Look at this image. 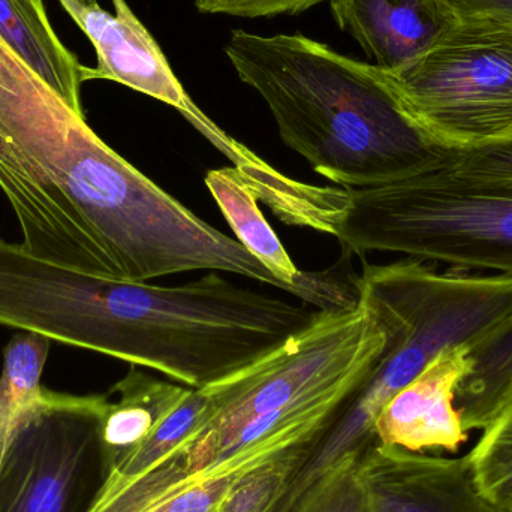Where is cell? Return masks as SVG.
Here are the masks:
<instances>
[{
  "label": "cell",
  "mask_w": 512,
  "mask_h": 512,
  "mask_svg": "<svg viewBox=\"0 0 512 512\" xmlns=\"http://www.w3.org/2000/svg\"><path fill=\"white\" fill-rule=\"evenodd\" d=\"M0 191L24 252L104 279L162 276L197 230L195 213L104 143L2 38Z\"/></svg>",
  "instance_id": "obj_1"
},
{
  "label": "cell",
  "mask_w": 512,
  "mask_h": 512,
  "mask_svg": "<svg viewBox=\"0 0 512 512\" xmlns=\"http://www.w3.org/2000/svg\"><path fill=\"white\" fill-rule=\"evenodd\" d=\"M225 53L240 80L264 99L283 143L340 188L402 179L435 149L372 63L300 33L234 30Z\"/></svg>",
  "instance_id": "obj_2"
},
{
  "label": "cell",
  "mask_w": 512,
  "mask_h": 512,
  "mask_svg": "<svg viewBox=\"0 0 512 512\" xmlns=\"http://www.w3.org/2000/svg\"><path fill=\"white\" fill-rule=\"evenodd\" d=\"M327 234L345 254L388 252L512 276V141L433 149L423 167L381 186L337 191Z\"/></svg>",
  "instance_id": "obj_3"
},
{
  "label": "cell",
  "mask_w": 512,
  "mask_h": 512,
  "mask_svg": "<svg viewBox=\"0 0 512 512\" xmlns=\"http://www.w3.org/2000/svg\"><path fill=\"white\" fill-rule=\"evenodd\" d=\"M358 298L385 333V348L369 378L349 397L319 436L310 465L328 471L360 457L376 442L385 406L427 364L459 345H474L512 318V276L478 273L402 258L364 264L355 279Z\"/></svg>",
  "instance_id": "obj_4"
},
{
  "label": "cell",
  "mask_w": 512,
  "mask_h": 512,
  "mask_svg": "<svg viewBox=\"0 0 512 512\" xmlns=\"http://www.w3.org/2000/svg\"><path fill=\"white\" fill-rule=\"evenodd\" d=\"M381 72L430 146L471 150L511 143L512 24L463 18L414 62Z\"/></svg>",
  "instance_id": "obj_5"
},
{
  "label": "cell",
  "mask_w": 512,
  "mask_h": 512,
  "mask_svg": "<svg viewBox=\"0 0 512 512\" xmlns=\"http://www.w3.org/2000/svg\"><path fill=\"white\" fill-rule=\"evenodd\" d=\"M108 396L42 388L0 423V512H93L113 466L102 442Z\"/></svg>",
  "instance_id": "obj_6"
},
{
  "label": "cell",
  "mask_w": 512,
  "mask_h": 512,
  "mask_svg": "<svg viewBox=\"0 0 512 512\" xmlns=\"http://www.w3.org/2000/svg\"><path fill=\"white\" fill-rule=\"evenodd\" d=\"M381 354L234 432L185 442L152 471L96 505L93 512H155L189 487L248 471L288 448L313 444L369 378Z\"/></svg>",
  "instance_id": "obj_7"
},
{
  "label": "cell",
  "mask_w": 512,
  "mask_h": 512,
  "mask_svg": "<svg viewBox=\"0 0 512 512\" xmlns=\"http://www.w3.org/2000/svg\"><path fill=\"white\" fill-rule=\"evenodd\" d=\"M66 14L83 30L96 51V66L83 65V81L108 80L137 90L176 108L206 140H209L254 188L268 207L282 198L291 177L274 170L245 144L228 135L189 98L173 72L164 51L138 20L125 0H111L114 14L99 2L57 0Z\"/></svg>",
  "instance_id": "obj_8"
},
{
  "label": "cell",
  "mask_w": 512,
  "mask_h": 512,
  "mask_svg": "<svg viewBox=\"0 0 512 512\" xmlns=\"http://www.w3.org/2000/svg\"><path fill=\"white\" fill-rule=\"evenodd\" d=\"M370 512H505L478 486L469 456H429L375 442L360 457Z\"/></svg>",
  "instance_id": "obj_9"
},
{
  "label": "cell",
  "mask_w": 512,
  "mask_h": 512,
  "mask_svg": "<svg viewBox=\"0 0 512 512\" xmlns=\"http://www.w3.org/2000/svg\"><path fill=\"white\" fill-rule=\"evenodd\" d=\"M469 349L471 345L445 349L397 393L376 421V442L409 451L456 453L469 438L456 408L457 388L471 372Z\"/></svg>",
  "instance_id": "obj_10"
},
{
  "label": "cell",
  "mask_w": 512,
  "mask_h": 512,
  "mask_svg": "<svg viewBox=\"0 0 512 512\" xmlns=\"http://www.w3.org/2000/svg\"><path fill=\"white\" fill-rule=\"evenodd\" d=\"M213 200L233 228L237 242L291 289V294L321 312H346L360 303L357 288L334 270L301 271L283 248L258 206V195L234 167L206 174Z\"/></svg>",
  "instance_id": "obj_11"
},
{
  "label": "cell",
  "mask_w": 512,
  "mask_h": 512,
  "mask_svg": "<svg viewBox=\"0 0 512 512\" xmlns=\"http://www.w3.org/2000/svg\"><path fill=\"white\" fill-rule=\"evenodd\" d=\"M330 6L337 26L384 71L414 62L459 21L445 0H330Z\"/></svg>",
  "instance_id": "obj_12"
},
{
  "label": "cell",
  "mask_w": 512,
  "mask_h": 512,
  "mask_svg": "<svg viewBox=\"0 0 512 512\" xmlns=\"http://www.w3.org/2000/svg\"><path fill=\"white\" fill-rule=\"evenodd\" d=\"M0 38L84 116L83 65L54 30L44 0H0Z\"/></svg>",
  "instance_id": "obj_13"
},
{
  "label": "cell",
  "mask_w": 512,
  "mask_h": 512,
  "mask_svg": "<svg viewBox=\"0 0 512 512\" xmlns=\"http://www.w3.org/2000/svg\"><path fill=\"white\" fill-rule=\"evenodd\" d=\"M189 390L131 366L128 375L111 388L119 399L108 402L102 420V442L113 469L155 433Z\"/></svg>",
  "instance_id": "obj_14"
},
{
  "label": "cell",
  "mask_w": 512,
  "mask_h": 512,
  "mask_svg": "<svg viewBox=\"0 0 512 512\" xmlns=\"http://www.w3.org/2000/svg\"><path fill=\"white\" fill-rule=\"evenodd\" d=\"M471 372L460 382L456 408L466 432L483 430L512 381V318L471 345Z\"/></svg>",
  "instance_id": "obj_15"
},
{
  "label": "cell",
  "mask_w": 512,
  "mask_h": 512,
  "mask_svg": "<svg viewBox=\"0 0 512 512\" xmlns=\"http://www.w3.org/2000/svg\"><path fill=\"white\" fill-rule=\"evenodd\" d=\"M468 456L481 492L512 512V381Z\"/></svg>",
  "instance_id": "obj_16"
},
{
  "label": "cell",
  "mask_w": 512,
  "mask_h": 512,
  "mask_svg": "<svg viewBox=\"0 0 512 512\" xmlns=\"http://www.w3.org/2000/svg\"><path fill=\"white\" fill-rule=\"evenodd\" d=\"M312 444L280 451L243 472L216 512H276Z\"/></svg>",
  "instance_id": "obj_17"
},
{
  "label": "cell",
  "mask_w": 512,
  "mask_h": 512,
  "mask_svg": "<svg viewBox=\"0 0 512 512\" xmlns=\"http://www.w3.org/2000/svg\"><path fill=\"white\" fill-rule=\"evenodd\" d=\"M51 340L41 334L21 331L3 349L0 376V423L33 399L41 387Z\"/></svg>",
  "instance_id": "obj_18"
},
{
  "label": "cell",
  "mask_w": 512,
  "mask_h": 512,
  "mask_svg": "<svg viewBox=\"0 0 512 512\" xmlns=\"http://www.w3.org/2000/svg\"><path fill=\"white\" fill-rule=\"evenodd\" d=\"M291 512H370L360 474V457L334 466L316 481Z\"/></svg>",
  "instance_id": "obj_19"
},
{
  "label": "cell",
  "mask_w": 512,
  "mask_h": 512,
  "mask_svg": "<svg viewBox=\"0 0 512 512\" xmlns=\"http://www.w3.org/2000/svg\"><path fill=\"white\" fill-rule=\"evenodd\" d=\"M321 2L325 0H195V5L204 14L256 18L300 14Z\"/></svg>",
  "instance_id": "obj_20"
},
{
  "label": "cell",
  "mask_w": 512,
  "mask_h": 512,
  "mask_svg": "<svg viewBox=\"0 0 512 512\" xmlns=\"http://www.w3.org/2000/svg\"><path fill=\"white\" fill-rule=\"evenodd\" d=\"M459 20L489 18L512 24V0H445Z\"/></svg>",
  "instance_id": "obj_21"
}]
</instances>
